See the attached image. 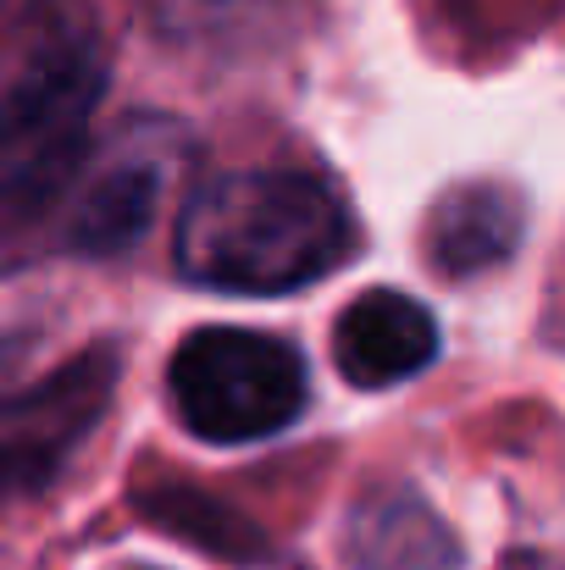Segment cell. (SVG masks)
Returning <instances> with one entry per match:
<instances>
[{
  "mask_svg": "<svg viewBox=\"0 0 565 570\" xmlns=\"http://www.w3.org/2000/svg\"><path fill=\"white\" fill-rule=\"evenodd\" d=\"M111 50L89 0H33L0 78V261L39 249L45 216L89 145Z\"/></svg>",
  "mask_w": 565,
  "mask_h": 570,
  "instance_id": "6da1fadb",
  "label": "cell"
},
{
  "mask_svg": "<svg viewBox=\"0 0 565 570\" xmlns=\"http://www.w3.org/2000/svg\"><path fill=\"white\" fill-rule=\"evenodd\" d=\"M255 0H145L150 22L162 33H178V39H194V33H216L227 22H238Z\"/></svg>",
  "mask_w": 565,
  "mask_h": 570,
  "instance_id": "9c48e42d",
  "label": "cell"
},
{
  "mask_svg": "<svg viewBox=\"0 0 565 570\" xmlns=\"http://www.w3.org/2000/svg\"><path fill=\"white\" fill-rule=\"evenodd\" d=\"M516 238H522V199L505 184H460L427 216L432 266L449 277H477V272L510 261Z\"/></svg>",
  "mask_w": 565,
  "mask_h": 570,
  "instance_id": "52a82bcc",
  "label": "cell"
},
{
  "mask_svg": "<svg viewBox=\"0 0 565 570\" xmlns=\"http://www.w3.org/2000/svg\"><path fill=\"white\" fill-rule=\"evenodd\" d=\"M178 150H184V128L162 117H139L128 134L106 145L89 139L45 216L39 249H72L95 261L134 249L162 210Z\"/></svg>",
  "mask_w": 565,
  "mask_h": 570,
  "instance_id": "277c9868",
  "label": "cell"
},
{
  "mask_svg": "<svg viewBox=\"0 0 565 570\" xmlns=\"http://www.w3.org/2000/svg\"><path fill=\"white\" fill-rule=\"evenodd\" d=\"M438 361V322L399 288L361 294L333 327V366L355 387H393Z\"/></svg>",
  "mask_w": 565,
  "mask_h": 570,
  "instance_id": "8992f818",
  "label": "cell"
},
{
  "mask_svg": "<svg viewBox=\"0 0 565 570\" xmlns=\"http://www.w3.org/2000/svg\"><path fill=\"white\" fill-rule=\"evenodd\" d=\"M173 404L205 443H255L300 421L311 404L305 361L294 344L250 327H199L173 355Z\"/></svg>",
  "mask_w": 565,
  "mask_h": 570,
  "instance_id": "3957f363",
  "label": "cell"
},
{
  "mask_svg": "<svg viewBox=\"0 0 565 570\" xmlns=\"http://www.w3.org/2000/svg\"><path fill=\"white\" fill-rule=\"evenodd\" d=\"M117 350H84L33 387L0 399V504L39 493L95 432L117 387Z\"/></svg>",
  "mask_w": 565,
  "mask_h": 570,
  "instance_id": "5b68a950",
  "label": "cell"
},
{
  "mask_svg": "<svg viewBox=\"0 0 565 570\" xmlns=\"http://www.w3.org/2000/svg\"><path fill=\"white\" fill-rule=\"evenodd\" d=\"M361 566L367 570H449V538L444 527L416 504H388L361 527Z\"/></svg>",
  "mask_w": 565,
  "mask_h": 570,
  "instance_id": "ba28073f",
  "label": "cell"
},
{
  "mask_svg": "<svg viewBox=\"0 0 565 570\" xmlns=\"http://www.w3.org/2000/svg\"><path fill=\"white\" fill-rule=\"evenodd\" d=\"M355 216L311 173H216L178 210V272L216 294L311 288L355 255Z\"/></svg>",
  "mask_w": 565,
  "mask_h": 570,
  "instance_id": "7a4b0ae2",
  "label": "cell"
}]
</instances>
